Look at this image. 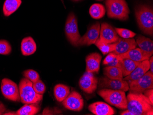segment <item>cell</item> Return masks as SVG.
Returning <instances> with one entry per match:
<instances>
[{
    "mask_svg": "<svg viewBox=\"0 0 153 115\" xmlns=\"http://www.w3.org/2000/svg\"><path fill=\"white\" fill-rule=\"evenodd\" d=\"M149 70V60H144L140 62L135 69L123 79L126 80L129 85L131 82L137 80L143 77Z\"/></svg>",
    "mask_w": 153,
    "mask_h": 115,
    "instance_id": "14",
    "label": "cell"
},
{
    "mask_svg": "<svg viewBox=\"0 0 153 115\" xmlns=\"http://www.w3.org/2000/svg\"><path fill=\"white\" fill-rule=\"evenodd\" d=\"M33 104H25L15 113L18 115H34L39 111L40 108Z\"/></svg>",
    "mask_w": 153,
    "mask_h": 115,
    "instance_id": "26",
    "label": "cell"
},
{
    "mask_svg": "<svg viewBox=\"0 0 153 115\" xmlns=\"http://www.w3.org/2000/svg\"><path fill=\"white\" fill-rule=\"evenodd\" d=\"M129 92L143 93L144 91L153 88V74L148 71L141 78L129 85Z\"/></svg>",
    "mask_w": 153,
    "mask_h": 115,
    "instance_id": "7",
    "label": "cell"
},
{
    "mask_svg": "<svg viewBox=\"0 0 153 115\" xmlns=\"http://www.w3.org/2000/svg\"><path fill=\"white\" fill-rule=\"evenodd\" d=\"M72 1H81V0H72Z\"/></svg>",
    "mask_w": 153,
    "mask_h": 115,
    "instance_id": "38",
    "label": "cell"
},
{
    "mask_svg": "<svg viewBox=\"0 0 153 115\" xmlns=\"http://www.w3.org/2000/svg\"><path fill=\"white\" fill-rule=\"evenodd\" d=\"M70 93L69 87L62 84H58L55 86L54 94L58 102H62Z\"/></svg>",
    "mask_w": 153,
    "mask_h": 115,
    "instance_id": "23",
    "label": "cell"
},
{
    "mask_svg": "<svg viewBox=\"0 0 153 115\" xmlns=\"http://www.w3.org/2000/svg\"><path fill=\"white\" fill-rule=\"evenodd\" d=\"M105 4L109 18L121 20L128 19L129 9L125 0H106Z\"/></svg>",
    "mask_w": 153,
    "mask_h": 115,
    "instance_id": "5",
    "label": "cell"
},
{
    "mask_svg": "<svg viewBox=\"0 0 153 115\" xmlns=\"http://www.w3.org/2000/svg\"><path fill=\"white\" fill-rule=\"evenodd\" d=\"M100 25L99 22H96L90 27L85 35L81 37L78 42L77 45H89L94 44L95 42L99 37Z\"/></svg>",
    "mask_w": 153,
    "mask_h": 115,
    "instance_id": "12",
    "label": "cell"
},
{
    "mask_svg": "<svg viewBox=\"0 0 153 115\" xmlns=\"http://www.w3.org/2000/svg\"><path fill=\"white\" fill-rule=\"evenodd\" d=\"M117 33L122 38H133L136 35V33L129 30L122 28H115Z\"/></svg>",
    "mask_w": 153,
    "mask_h": 115,
    "instance_id": "30",
    "label": "cell"
},
{
    "mask_svg": "<svg viewBox=\"0 0 153 115\" xmlns=\"http://www.w3.org/2000/svg\"><path fill=\"white\" fill-rule=\"evenodd\" d=\"M120 115H135L134 113L131 112L127 110L125 111H123L122 113H121Z\"/></svg>",
    "mask_w": 153,
    "mask_h": 115,
    "instance_id": "37",
    "label": "cell"
},
{
    "mask_svg": "<svg viewBox=\"0 0 153 115\" xmlns=\"http://www.w3.org/2000/svg\"><path fill=\"white\" fill-rule=\"evenodd\" d=\"M143 93L149 99L150 102L153 104V89H150L146 90Z\"/></svg>",
    "mask_w": 153,
    "mask_h": 115,
    "instance_id": "33",
    "label": "cell"
},
{
    "mask_svg": "<svg viewBox=\"0 0 153 115\" xmlns=\"http://www.w3.org/2000/svg\"><path fill=\"white\" fill-rule=\"evenodd\" d=\"M33 87L36 92L39 94H43L46 90L45 85L40 79L33 83Z\"/></svg>",
    "mask_w": 153,
    "mask_h": 115,
    "instance_id": "31",
    "label": "cell"
},
{
    "mask_svg": "<svg viewBox=\"0 0 153 115\" xmlns=\"http://www.w3.org/2000/svg\"><path fill=\"white\" fill-rule=\"evenodd\" d=\"M94 45L97 46L103 55H105L110 52L114 51L116 47V43L108 44L104 42L99 38L96 40Z\"/></svg>",
    "mask_w": 153,
    "mask_h": 115,
    "instance_id": "27",
    "label": "cell"
},
{
    "mask_svg": "<svg viewBox=\"0 0 153 115\" xmlns=\"http://www.w3.org/2000/svg\"><path fill=\"white\" fill-rule=\"evenodd\" d=\"M105 9L104 6L100 4L95 3L91 6L89 9V14L92 18L99 19L105 15Z\"/></svg>",
    "mask_w": 153,
    "mask_h": 115,
    "instance_id": "25",
    "label": "cell"
},
{
    "mask_svg": "<svg viewBox=\"0 0 153 115\" xmlns=\"http://www.w3.org/2000/svg\"><path fill=\"white\" fill-rule=\"evenodd\" d=\"M36 50V44L31 37H27L23 39L21 44V50L23 55H31L35 53Z\"/></svg>",
    "mask_w": 153,
    "mask_h": 115,
    "instance_id": "19",
    "label": "cell"
},
{
    "mask_svg": "<svg viewBox=\"0 0 153 115\" xmlns=\"http://www.w3.org/2000/svg\"><path fill=\"white\" fill-rule=\"evenodd\" d=\"M137 21L139 27L147 35L153 36V11L147 5H140L135 9Z\"/></svg>",
    "mask_w": 153,
    "mask_h": 115,
    "instance_id": "2",
    "label": "cell"
},
{
    "mask_svg": "<svg viewBox=\"0 0 153 115\" xmlns=\"http://www.w3.org/2000/svg\"><path fill=\"white\" fill-rule=\"evenodd\" d=\"M88 110L96 115H113L115 114L114 108L103 102H96L89 105Z\"/></svg>",
    "mask_w": 153,
    "mask_h": 115,
    "instance_id": "16",
    "label": "cell"
},
{
    "mask_svg": "<svg viewBox=\"0 0 153 115\" xmlns=\"http://www.w3.org/2000/svg\"><path fill=\"white\" fill-rule=\"evenodd\" d=\"M137 44L140 49L152 56L153 54V42L150 39L143 36H138L136 39Z\"/></svg>",
    "mask_w": 153,
    "mask_h": 115,
    "instance_id": "21",
    "label": "cell"
},
{
    "mask_svg": "<svg viewBox=\"0 0 153 115\" xmlns=\"http://www.w3.org/2000/svg\"><path fill=\"white\" fill-rule=\"evenodd\" d=\"M149 70L150 72L153 74V57L151 56L149 60Z\"/></svg>",
    "mask_w": 153,
    "mask_h": 115,
    "instance_id": "36",
    "label": "cell"
},
{
    "mask_svg": "<svg viewBox=\"0 0 153 115\" xmlns=\"http://www.w3.org/2000/svg\"><path fill=\"white\" fill-rule=\"evenodd\" d=\"M12 51V46L7 40L4 39L0 40V54L7 55Z\"/></svg>",
    "mask_w": 153,
    "mask_h": 115,
    "instance_id": "29",
    "label": "cell"
},
{
    "mask_svg": "<svg viewBox=\"0 0 153 115\" xmlns=\"http://www.w3.org/2000/svg\"><path fill=\"white\" fill-rule=\"evenodd\" d=\"M22 3L21 0H6L3 4V14L8 17L16 12Z\"/></svg>",
    "mask_w": 153,
    "mask_h": 115,
    "instance_id": "22",
    "label": "cell"
},
{
    "mask_svg": "<svg viewBox=\"0 0 153 115\" xmlns=\"http://www.w3.org/2000/svg\"><path fill=\"white\" fill-rule=\"evenodd\" d=\"M23 75L25 78L31 81L33 83L38 80L40 78L38 73L33 69H28L24 71Z\"/></svg>",
    "mask_w": 153,
    "mask_h": 115,
    "instance_id": "28",
    "label": "cell"
},
{
    "mask_svg": "<svg viewBox=\"0 0 153 115\" xmlns=\"http://www.w3.org/2000/svg\"><path fill=\"white\" fill-rule=\"evenodd\" d=\"M102 56L97 52L91 53L86 57V72L91 73H98L100 68V64Z\"/></svg>",
    "mask_w": 153,
    "mask_h": 115,
    "instance_id": "17",
    "label": "cell"
},
{
    "mask_svg": "<svg viewBox=\"0 0 153 115\" xmlns=\"http://www.w3.org/2000/svg\"><path fill=\"white\" fill-rule=\"evenodd\" d=\"M120 60L119 56H118V55H117V56L115 57L114 60H113V61L107 65V66H111V67H117L120 68V65H119V61H120Z\"/></svg>",
    "mask_w": 153,
    "mask_h": 115,
    "instance_id": "34",
    "label": "cell"
},
{
    "mask_svg": "<svg viewBox=\"0 0 153 115\" xmlns=\"http://www.w3.org/2000/svg\"><path fill=\"white\" fill-rule=\"evenodd\" d=\"M117 54L114 52H110L108 55L105 58L103 62V65H107L113 61L115 57L117 56Z\"/></svg>",
    "mask_w": 153,
    "mask_h": 115,
    "instance_id": "32",
    "label": "cell"
},
{
    "mask_svg": "<svg viewBox=\"0 0 153 115\" xmlns=\"http://www.w3.org/2000/svg\"><path fill=\"white\" fill-rule=\"evenodd\" d=\"M118 56L120 59L128 58L138 62H141L144 60H149L151 57L149 55L140 48L134 49L126 53L118 55Z\"/></svg>",
    "mask_w": 153,
    "mask_h": 115,
    "instance_id": "18",
    "label": "cell"
},
{
    "mask_svg": "<svg viewBox=\"0 0 153 115\" xmlns=\"http://www.w3.org/2000/svg\"><path fill=\"white\" fill-rule=\"evenodd\" d=\"M20 101L23 103L36 104L43 99V94L36 92L33 87V83L24 78L21 79L19 85Z\"/></svg>",
    "mask_w": 153,
    "mask_h": 115,
    "instance_id": "4",
    "label": "cell"
},
{
    "mask_svg": "<svg viewBox=\"0 0 153 115\" xmlns=\"http://www.w3.org/2000/svg\"><path fill=\"white\" fill-rule=\"evenodd\" d=\"M127 109L135 115H153V104L143 93L129 92L127 97Z\"/></svg>",
    "mask_w": 153,
    "mask_h": 115,
    "instance_id": "1",
    "label": "cell"
},
{
    "mask_svg": "<svg viewBox=\"0 0 153 115\" xmlns=\"http://www.w3.org/2000/svg\"><path fill=\"white\" fill-rule=\"evenodd\" d=\"M66 37L70 43L74 46H78L79 40L81 38L78 29V21L73 13H70L67 18L65 27Z\"/></svg>",
    "mask_w": 153,
    "mask_h": 115,
    "instance_id": "6",
    "label": "cell"
},
{
    "mask_svg": "<svg viewBox=\"0 0 153 115\" xmlns=\"http://www.w3.org/2000/svg\"><path fill=\"white\" fill-rule=\"evenodd\" d=\"M96 1H103V0H96Z\"/></svg>",
    "mask_w": 153,
    "mask_h": 115,
    "instance_id": "39",
    "label": "cell"
},
{
    "mask_svg": "<svg viewBox=\"0 0 153 115\" xmlns=\"http://www.w3.org/2000/svg\"><path fill=\"white\" fill-rule=\"evenodd\" d=\"M1 88L5 98L14 102L20 101L19 87L13 81L7 78L3 79L1 80Z\"/></svg>",
    "mask_w": 153,
    "mask_h": 115,
    "instance_id": "8",
    "label": "cell"
},
{
    "mask_svg": "<svg viewBox=\"0 0 153 115\" xmlns=\"http://www.w3.org/2000/svg\"><path fill=\"white\" fill-rule=\"evenodd\" d=\"M104 74L111 79L122 80L123 79L122 70L119 67L107 66L104 68Z\"/></svg>",
    "mask_w": 153,
    "mask_h": 115,
    "instance_id": "24",
    "label": "cell"
},
{
    "mask_svg": "<svg viewBox=\"0 0 153 115\" xmlns=\"http://www.w3.org/2000/svg\"><path fill=\"white\" fill-rule=\"evenodd\" d=\"M62 105L67 109L80 111L84 106V100L79 93L74 91L62 101Z\"/></svg>",
    "mask_w": 153,
    "mask_h": 115,
    "instance_id": "10",
    "label": "cell"
},
{
    "mask_svg": "<svg viewBox=\"0 0 153 115\" xmlns=\"http://www.w3.org/2000/svg\"><path fill=\"white\" fill-rule=\"evenodd\" d=\"M99 88L100 90L107 89L126 92L128 91L129 86L125 80L111 79L105 76L100 79Z\"/></svg>",
    "mask_w": 153,
    "mask_h": 115,
    "instance_id": "9",
    "label": "cell"
},
{
    "mask_svg": "<svg viewBox=\"0 0 153 115\" xmlns=\"http://www.w3.org/2000/svg\"><path fill=\"white\" fill-rule=\"evenodd\" d=\"M61 1H62V3H63V4H64V2H63V0H61Z\"/></svg>",
    "mask_w": 153,
    "mask_h": 115,
    "instance_id": "40",
    "label": "cell"
},
{
    "mask_svg": "<svg viewBox=\"0 0 153 115\" xmlns=\"http://www.w3.org/2000/svg\"><path fill=\"white\" fill-rule=\"evenodd\" d=\"M7 111V108L4 104L0 101V115H4V113H6Z\"/></svg>",
    "mask_w": 153,
    "mask_h": 115,
    "instance_id": "35",
    "label": "cell"
},
{
    "mask_svg": "<svg viewBox=\"0 0 153 115\" xmlns=\"http://www.w3.org/2000/svg\"><path fill=\"white\" fill-rule=\"evenodd\" d=\"M116 43L114 52L117 55L124 54L131 50L136 48L137 44L134 39H124L119 38Z\"/></svg>",
    "mask_w": 153,
    "mask_h": 115,
    "instance_id": "15",
    "label": "cell"
},
{
    "mask_svg": "<svg viewBox=\"0 0 153 115\" xmlns=\"http://www.w3.org/2000/svg\"><path fill=\"white\" fill-rule=\"evenodd\" d=\"M98 79L93 73L86 72L79 81V86L83 91L88 94L93 93L97 89Z\"/></svg>",
    "mask_w": 153,
    "mask_h": 115,
    "instance_id": "11",
    "label": "cell"
},
{
    "mask_svg": "<svg viewBox=\"0 0 153 115\" xmlns=\"http://www.w3.org/2000/svg\"><path fill=\"white\" fill-rule=\"evenodd\" d=\"M140 62L134 61L128 58L120 59L119 61L120 68L122 70L123 75L124 77L129 75L133 72Z\"/></svg>",
    "mask_w": 153,
    "mask_h": 115,
    "instance_id": "20",
    "label": "cell"
},
{
    "mask_svg": "<svg viewBox=\"0 0 153 115\" xmlns=\"http://www.w3.org/2000/svg\"><path fill=\"white\" fill-rule=\"evenodd\" d=\"M115 29L106 23H102L100 26V39L102 42L108 44L115 43L119 39Z\"/></svg>",
    "mask_w": 153,
    "mask_h": 115,
    "instance_id": "13",
    "label": "cell"
},
{
    "mask_svg": "<svg viewBox=\"0 0 153 115\" xmlns=\"http://www.w3.org/2000/svg\"><path fill=\"white\" fill-rule=\"evenodd\" d=\"M97 93L107 103L119 109H127V99L125 91L120 90L103 89L99 90Z\"/></svg>",
    "mask_w": 153,
    "mask_h": 115,
    "instance_id": "3",
    "label": "cell"
}]
</instances>
